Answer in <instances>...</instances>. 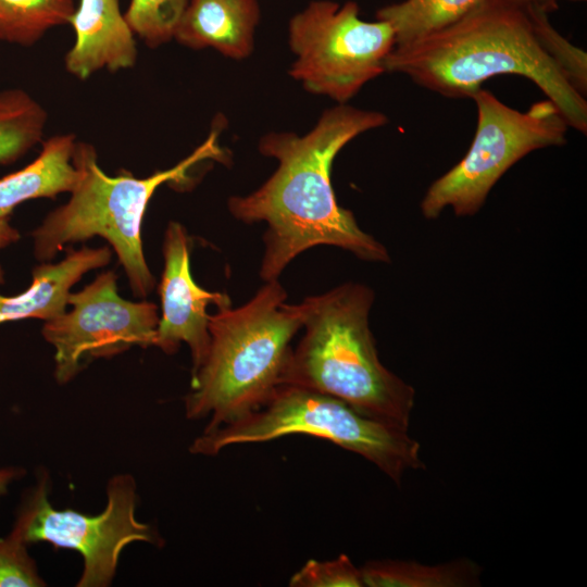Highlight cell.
Returning a JSON list of instances; mask_svg holds the SVG:
<instances>
[{"label": "cell", "mask_w": 587, "mask_h": 587, "mask_svg": "<svg viewBox=\"0 0 587 587\" xmlns=\"http://www.w3.org/2000/svg\"><path fill=\"white\" fill-rule=\"evenodd\" d=\"M74 134H59L42 141L39 155L22 170L0 178V218H8L21 203L70 192L78 172L73 163Z\"/></svg>", "instance_id": "cell-15"}, {"label": "cell", "mask_w": 587, "mask_h": 587, "mask_svg": "<svg viewBox=\"0 0 587 587\" xmlns=\"http://www.w3.org/2000/svg\"><path fill=\"white\" fill-rule=\"evenodd\" d=\"M515 1H520V2H524V3H528V2H542V1H550V2H554L555 0H515ZM574 1H585V0H574Z\"/></svg>", "instance_id": "cell-26"}, {"label": "cell", "mask_w": 587, "mask_h": 587, "mask_svg": "<svg viewBox=\"0 0 587 587\" xmlns=\"http://www.w3.org/2000/svg\"><path fill=\"white\" fill-rule=\"evenodd\" d=\"M387 122L384 113L345 103L326 110L303 136L270 133L261 138L259 151L276 159L278 166L257 190L230 197L228 209L246 224H266L260 267L264 282L277 279L297 255L319 245L341 248L364 261L390 262L387 248L338 204L330 178L338 152Z\"/></svg>", "instance_id": "cell-1"}, {"label": "cell", "mask_w": 587, "mask_h": 587, "mask_svg": "<svg viewBox=\"0 0 587 587\" xmlns=\"http://www.w3.org/2000/svg\"><path fill=\"white\" fill-rule=\"evenodd\" d=\"M537 39L562 72L572 87L583 97L587 95V54L583 49L572 45L550 23L549 12L554 2H528Z\"/></svg>", "instance_id": "cell-20"}, {"label": "cell", "mask_w": 587, "mask_h": 587, "mask_svg": "<svg viewBox=\"0 0 587 587\" xmlns=\"http://www.w3.org/2000/svg\"><path fill=\"white\" fill-rule=\"evenodd\" d=\"M75 8L74 0H0V40L30 47L68 24Z\"/></svg>", "instance_id": "cell-19"}, {"label": "cell", "mask_w": 587, "mask_h": 587, "mask_svg": "<svg viewBox=\"0 0 587 587\" xmlns=\"http://www.w3.org/2000/svg\"><path fill=\"white\" fill-rule=\"evenodd\" d=\"M189 0H130L124 13L133 33L150 48L174 39Z\"/></svg>", "instance_id": "cell-21"}, {"label": "cell", "mask_w": 587, "mask_h": 587, "mask_svg": "<svg viewBox=\"0 0 587 587\" xmlns=\"http://www.w3.org/2000/svg\"><path fill=\"white\" fill-rule=\"evenodd\" d=\"M112 252L108 247H84L67 253L58 263H43L33 271V283L23 292L0 294V324L25 319L53 320L66 311L71 288L91 270L105 266ZM3 271L0 266V284Z\"/></svg>", "instance_id": "cell-13"}, {"label": "cell", "mask_w": 587, "mask_h": 587, "mask_svg": "<svg viewBox=\"0 0 587 587\" xmlns=\"http://www.w3.org/2000/svg\"><path fill=\"white\" fill-rule=\"evenodd\" d=\"M48 114L21 88L0 90V164H11L42 141Z\"/></svg>", "instance_id": "cell-18"}, {"label": "cell", "mask_w": 587, "mask_h": 587, "mask_svg": "<svg viewBox=\"0 0 587 587\" xmlns=\"http://www.w3.org/2000/svg\"><path fill=\"white\" fill-rule=\"evenodd\" d=\"M67 303L72 309L46 321L42 328L55 350L54 376L60 384L70 382L88 357L111 358L133 346H154L160 319L157 305L123 299L112 271L71 292Z\"/></svg>", "instance_id": "cell-10"}, {"label": "cell", "mask_w": 587, "mask_h": 587, "mask_svg": "<svg viewBox=\"0 0 587 587\" xmlns=\"http://www.w3.org/2000/svg\"><path fill=\"white\" fill-rule=\"evenodd\" d=\"M259 20L257 0H189L174 39L190 49L212 48L241 60L253 50Z\"/></svg>", "instance_id": "cell-14"}, {"label": "cell", "mask_w": 587, "mask_h": 587, "mask_svg": "<svg viewBox=\"0 0 587 587\" xmlns=\"http://www.w3.org/2000/svg\"><path fill=\"white\" fill-rule=\"evenodd\" d=\"M75 41L64 57L65 70L87 79L100 70L116 72L137 61L135 34L118 0H79L70 23Z\"/></svg>", "instance_id": "cell-12"}, {"label": "cell", "mask_w": 587, "mask_h": 587, "mask_svg": "<svg viewBox=\"0 0 587 587\" xmlns=\"http://www.w3.org/2000/svg\"><path fill=\"white\" fill-rule=\"evenodd\" d=\"M291 587H363L360 567L347 554L330 561L308 560L291 575Z\"/></svg>", "instance_id": "cell-22"}, {"label": "cell", "mask_w": 587, "mask_h": 587, "mask_svg": "<svg viewBox=\"0 0 587 587\" xmlns=\"http://www.w3.org/2000/svg\"><path fill=\"white\" fill-rule=\"evenodd\" d=\"M487 0H404L380 8L376 20L390 25L395 46L444 29Z\"/></svg>", "instance_id": "cell-17"}, {"label": "cell", "mask_w": 587, "mask_h": 587, "mask_svg": "<svg viewBox=\"0 0 587 587\" xmlns=\"http://www.w3.org/2000/svg\"><path fill=\"white\" fill-rule=\"evenodd\" d=\"M296 434L323 438L360 454L398 485L407 470L425 467L420 444L408 430L367 417L332 396L290 385H278L259 409L243 417L202 433L189 451L215 455L232 445Z\"/></svg>", "instance_id": "cell-6"}, {"label": "cell", "mask_w": 587, "mask_h": 587, "mask_svg": "<svg viewBox=\"0 0 587 587\" xmlns=\"http://www.w3.org/2000/svg\"><path fill=\"white\" fill-rule=\"evenodd\" d=\"M286 300L285 288L273 279L241 307L210 314L209 351L191 374L184 400L187 419L209 417L203 433L259 409L279 385L290 341L304 317L302 301Z\"/></svg>", "instance_id": "cell-4"}, {"label": "cell", "mask_w": 587, "mask_h": 587, "mask_svg": "<svg viewBox=\"0 0 587 587\" xmlns=\"http://www.w3.org/2000/svg\"><path fill=\"white\" fill-rule=\"evenodd\" d=\"M471 98L477 110L475 135L466 154L426 190L421 211L435 220L450 208L457 216H473L501 176L526 154L566 143L569 124L549 99L521 112L486 89Z\"/></svg>", "instance_id": "cell-7"}, {"label": "cell", "mask_w": 587, "mask_h": 587, "mask_svg": "<svg viewBox=\"0 0 587 587\" xmlns=\"http://www.w3.org/2000/svg\"><path fill=\"white\" fill-rule=\"evenodd\" d=\"M18 232L9 224L8 218H0V249L18 240Z\"/></svg>", "instance_id": "cell-24"}, {"label": "cell", "mask_w": 587, "mask_h": 587, "mask_svg": "<svg viewBox=\"0 0 587 587\" xmlns=\"http://www.w3.org/2000/svg\"><path fill=\"white\" fill-rule=\"evenodd\" d=\"M374 291L345 283L307 297L304 334L291 348L279 385H290L337 398L359 413L408 430L414 388L380 362L370 328Z\"/></svg>", "instance_id": "cell-3"}, {"label": "cell", "mask_w": 587, "mask_h": 587, "mask_svg": "<svg viewBox=\"0 0 587 587\" xmlns=\"http://www.w3.org/2000/svg\"><path fill=\"white\" fill-rule=\"evenodd\" d=\"M190 238L185 227L171 222L163 240L164 268L159 285L162 315L159 319L154 347L173 354L184 342L190 349L196 372L210 347L208 307H232L228 295L208 291L198 286L190 271Z\"/></svg>", "instance_id": "cell-11"}, {"label": "cell", "mask_w": 587, "mask_h": 587, "mask_svg": "<svg viewBox=\"0 0 587 587\" xmlns=\"http://www.w3.org/2000/svg\"><path fill=\"white\" fill-rule=\"evenodd\" d=\"M366 587H463L478 582L479 570L467 560L439 565L411 561H370L360 567Z\"/></svg>", "instance_id": "cell-16"}, {"label": "cell", "mask_w": 587, "mask_h": 587, "mask_svg": "<svg viewBox=\"0 0 587 587\" xmlns=\"http://www.w3.org/2000/svg\"><path fill=\"white\" fill-rule=\"evenodd\" d=\"M136 482L132 475L112 477L107 505L97 515L54 509L42 478L23 507L13 533L26 545L49 542L57 549L77 551L84 569L77 587H107L116 573L124 548L135 541L155 544L152 528L136 519Z\"/></svg>", "instance_id": "cell-9"}, {"label": "cell", "mask_w": 587, "mask_h": 587, "mask_svg": "<svg viewBox=\"0 0 587 587\" xmlns=\"http://www.w3.org/2000/svg\"><path fill=\"white\" fill-rule=\"evenodd\" d=\"M385 70L448 98L471 97L498 75L532 80L570 127L586 135L587 101L541 48L527 3L487 0L454 24L395 46Z\"/></svg>", "instance_id": "cell-2"}, {"label": "cell", "mask_w": 587, "mask_h": 587, "mask_svg": "<svg viewBox=\"0 0 587 587\" xmlns=\"http://www.w3.org/2000/svg\"><path fill=\"white\" fill-rule=\"evenodd\" d=\"M26 544L13 532L0 539V587H41L45 582L28 555Z\"/></svg>", "instance_id": "cell-23"}, {"label": "cell", "mask_w": 587, "mask_h": 587, "mask_svg": "<svg viewBox=\"0 0 587 587\" xmlns=\"http://www.w3.org/2000/svg\"><path fill=\"white\" fill-rule=\"evenodd\" d=\"M20 471L15 469H1L0 470V497L7 492L9 483L17 476Z\"/></svg>", "instance_id": "cell-25"}, {"label": "cell", "mask_w": 587, "mask_h": 587, "mask_svg": "<svg viewBox=\"0 0 587 587\" xmlns=\"http://www.w3.org/2000/svg\"><path fill=\"white\" fill-rule=\"evenodd\" d=\"M348 1H312L289 23V46L296 60L289 74L309 92L345 104L370 80L386 72L395 47L390 25L360 18Z\"/></svg>", "instance_id": "cell-8"}, {"label": "cell", "mask_w": 587, "mask_h": 587, "mask_svg": "<svg viewBox=\"0 0 587 587\" xmlns=\"http://www.w3.org/2000/svg\"><path fill=\"white\" fill-rule=\"evenodd\" d=\"M218 130L173 167L147 177L129 172L107 175L98 164L92 145L76 142L73 163L78 172L70 199L50 212L32 236L38 260L48 261L66 245L100 236L109 241L124 267L133 292L148 296L155 279L147 264L142 241L143 216L155 190L165 183L186 182L188 172L207 160L226 161Z\"/></svg>", "instance_id": "cell-5"}]
</instances>
